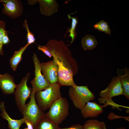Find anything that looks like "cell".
Listing matches in <instances>:
<instances>
[{
  "label": "cell",
  "mask_w": 129,
  "mask_h": 129,
  "mask_svg": "<svg viewBox=\"0 0 129 129\" xmlns=\"http://www.w3.org/2000/svg\"><path fill=\"white\" fill-rule=\"evenodd\" d=\"M43 46L51 54L57 64L70 70L74 76L77 74L78 70L77 62L63 40L51 39Z\"/></svg>",
  "instance_id": "6da1fadb"
},
{
  "label": "cell",
  "mask_w": 129,
  "mask_h": 129,
  "mask_svg": "<svg viewBox=\"0 0 129 129\" xmlns=\"http://www.w3.org/2000/svg\"><path fill=\"white\" fill-rule=\"evenodd\" d=\"M61 86L57 83L50 84L44 90L36 92L35 96L36 102L43 111L49 109L56 100L61 97Z\"/></svg>",
  "instance_id": "7a4b0ae2"
},
{
  "label": "cell",
  "mask_w": 129,
  "mask_h": 129,
  "mask_svg": "<svg viewBox=\"0 0 129 129\" xmlns=\"http://www.w3.org/2000/svg\"><path fill=\"white\" fill-rule=\"evenodd\" d=\"M124 95L123 91L118 76L113 78L106 88L100 93L98 100L100 103H104V107L110 105L113 108H117L120 110L119 107L122 106L115 103L112 99V97Z\"/></svg>",
  "instance_id": "3957f363"
},
{
  "label": "cell",
  "mask_w": 129,
  "mask_h": 129,
  "mask_svg": "<svg viewBox=\"0 0 129 129\" xmlns=\"http://www.w3.org/2000/svg\"><path fill=\"white\" fill-rule=\"evenodd\" d=\"M68 95L75 108L81 110L88 102L94 100L95 98L87 85L70 86Z\"/></svg>",
  "instance_id": "277c9868"
},
{
  "label": "cell",
  "mask_w": 129,
  "mask_h": 129,
  "mask_svg": "<svg viewBox=\"0 0 129 129\" xmlns=\"http://www.w3.org/2000/svg\"><path fill=\"white\" fill-rule=\"evenodd\" d=\"M49 109L46 115L59 125L62 123L69 115V103L66 98L61 97L56 100Z\"/></svg>",
  "instance_id": "5b68a950"
},
{
  "label": "cell",
  "mask_w": 129,
  "mask_h": 129,
  "mask_svg": "<svg viewBox=\"0 0 129 129\" xmlns=\"http://www.w3.org/2000/svg\"><path fill=\"white\" fill-rule=\"evenodd\" d=\"M35 92L32 91L29 102L26 104L21 112L25 120H28L32 124L33 127L45 115L38 106L35 98Z\"/></svg>",
  "instance_id": "8992f818"
},
{
  "label": "cell",
  "mask_w": 129,
  "mask_h": 129,
  "mask_svg": "<svg viewBox=\"0 0 129 129\" xmlns=\"http://www.w3.org/2000/svg\"><path fill=\"white\" fill-rule=\"evenodd\" d=\"M30 75V73H27L20 82L17 85L14 93L17 106L21 112L25 105L27 99L30 98L32 91V89L28 87L27 85Z\"/></svg>",
  "instance_id": "52a82bcc"
},
{
  "label": "cell",
  "mask_w": 129,
  "mask_h": 129,
  "mask_svg": "<svg viewBox=\"0 0 129 129\" xmlns=\"http://www.w3.org/2000/svg\"><path fill=\"white\" fill-rule=\"evenodd\" d=\"M32 58L34 65L35 77L30 82L32 91L36 92L45 89L50 84L46 81L42 73L41 63L36 54L33 53Z\"/></svg>",
  "instance_id": "ba28073f"
},
{
  "label": "cell",
  "mask_w": 129,
  "mask_h": 129,
  "mask_svg": "<svg viewBox=\"0 0 129 129\" xmlns=\"http://www.w3.org/2000/svg\"><path fill=\"white\" fill-rule=\"evenodd\" d=\"M0 3L3 4L2 13L12 19L20 16L23 10L22 1L19 0H0Z\"/></svg>",
  "instance_id": "9c48e42d"
},
{
  "label": "cell",
  "mask_w": 129,
  "mask_h": 129,
  "mask_svg": "<svg viewBox=\"0 0 129 129\" xmlns=\"http://www.w3.org/2000/svg\"><path fill=\"white\" fill-rule=\"evenodd\" d=\"M41 64V72L46 81L50 84L57 83L58 67L54 59L46 62H42Z\"/></svg>",
  "instance_id": "30bf717a"
},
{
  "label": "cell",
  "mask_w": 129,
  "mask_h": 129,
  "mask_svg": "<svg viewBox=\"0 0 129 129\" xmlns=\"http://www.w3.org/2000/svg\"><path fill=\"white\" fill-rule=\"evenodd\" d=\"M41 14L49 16L57 13L59 4L55 0H38Z\"/></svg>",
  "instance_id": "8fae6325"
},
{
  "label": "cell",
  "mask_w": 129,
  "mask_h": 129,
  "mask_svg": "<svg viewBox=\"0 0 129 129\" xmlns=\"http://www.w3.org/2000/svg\"><path fill=\"white\" fill-rule=\"evenodd\" d=\"M16 86L13 77L11 75L7 73L0 74V88L3 94L14 93Z\"/></svg>",
  "instance_id": "7c38bea8"
},
{
  "label": "cell",
  "mask_w": 129,
  "mask_h": 129,
  "mask_svg": "<svg viewBox=\"0 0 129 129\" xmlns=\"http://www.w3.org/2000/svg\"><path fill=\"white\" fill-rule=\"evenodd\" d=\"M104 107L103 105H100L96 102L89 101L81 110V112L85 118H95L103 112Z\"/></svg>",
  "instance_id": "4fadbf2b"
},
{
  "label": "cell",
  "mask_w": 129,
  "mask_h": 129,
  "mask_svg": "<svg viewBox=\"0 0 129 129\" xmlns=\"http://www.w3.org/2000/svg\"><path fill=\"white\" fill-rule=\"evenodd\" d=\"M118 76L120 81L124 95L129 99V69L125 67L124 69H118L117 71Z\"/></svg>",
  "instance_id": "5bb4252c"
},
{
  "label": "cell",
  "mask_w": 129,
  "mask_h": 129,
  "mask_svg": "<svg viewBox=\"0 0 129 129\" xmlns=\"http://www.w3.org/2000/svg\"><path fill=\"white\" fill-rule=\"evenodd\" d=\"M0 109L1 112V116L8 121L9 129H19L21 125L24 123L25 120L23 118L19 120L13 119L11 118L6 111L5 104L3 101L0 103Z\"/></svg>",
  "instance_id": "9a60e30c"
},
{
  "label": "cell",
  "mask_w": 129,
  "mask_h": 129,
  "mask_svg": "<svg viewBox=\"0 0 129 129\" xmlns=\"http://www.w3.org/2000/svg\"><path fill=\"white\" fill-rule=\"evenodd\" d=\"M59 125L49 118L46 114L40 119L34 127V129H60Z\"/></svg>",
  "instance_id": "2e32d148"
},
{
  "label": "cell",
  "mask_w": 129,
  "mask_h": 129,
  "mask_svg": "<svg viewBox=\"0 0 129 129\" xmlns=\"http://www.w3.org/2000/svg\"><path fill=\"white\" fill-rule=\"evenodd\" d=\"M29 45L27 43L18 50L16 51L10 60V66L13 70H15L21 61L22 54L27 47Z\"/></svg>",
  "instance_id": "e0dca14e"
},
{
  "label": "cell",
  "mask_w": 129,
  "mask_h": 129,
  "mask_svg": "<svg viewBox=\"0 0 129 129\" xmlns=\"http://www.w3.org/2000/svg\"><path fill=\"white\" fill-rule=\"evenodd\" d=\"M82 47L85 50H90L95 48L97 44L95 37L90 35L87 34L82 39Z\"/></svg>",
  "instance_id": "ac0fdd59"
},
{
  "label": "cell",
  "mask_w": 129,
  "mask_h": 129,
  "mask_svg": "<svg viewBox=\"0 0 129 129\" xmlns=\"http://www.w3.org/2000/svg\"><path fill=\"white\" fill-rule=\"evenodd\" d=\"M83 129H107L106 125L103 121L96 119H89L85 122Z\"/></svg>",
  "instance_id": "d6986e66"
},
{
  "label": "cell",
  "mask_w": 129,
  "mask_h": 129,
  "mask_svg": "<svg viewBox=\"0 0 129 129\" xmlns=\"http://www.w3.org/2000/svg\"><path fill=\"white\" fill-rule=\"evenodd\" d=\"M93 27L95 29H97L100 31L104 32L110 35H111V31L108 23L103 20H101L97 23L93 25Z\"/></svg>",
  "instance_id": "ffe728a7"
},
{
  "label": "cell",
  "mask_w": 129,
  "mask_h": 129,
  "mask_svg": "<svg viewBox=\"0 0 129 129\" xmlns=\"http://www.w3.org/2000/svg\"><path fill=\"white\" fill-rule=\"evenodd\" d=\"M23 26V27L27 31V43L30 45L34 43L35 41V39L34 34L30 31L29 29L27 22L26 19L24 20Z\"/></svg>",
  "instance_id": "44dd1931"
},
{
  "label": "cell",
  "mask_w": 129,
  "mask_h": 129,
  "mask_svg": "<svg viewBox=\"0 0 129 129\" xmlns=\"http://www.w3.org/2000/svg\"><path fill=\"white\" fill-rule=\"evenodd\" d=\"M7 31L5 28V22L0 20V55H3V47L4 44L3 40L4 35Z\"/></svg>",
  "instance_id": "7402d4cb"
},
{
  "label": "cell",
  "mask_w": 129,
  "mask_h": 129,
  "mask_svg": "<svg viewBox=\"0 0 129 129\" xmlns=\"http://www.w3.org/2000/svg\"><path fill=\"white\" fill-rule=\"evenodd\" d=\"M68 16L69 18L72 19L71 28L69 32H70V36L72 38V40L70 42V43L71 44L73 42L74 39L75 35V29L78 21L76 18L71 17L70 14H69Z\"/></svg>",
  "instance_id": "603a6c76"
},
{
  "label": "cell",
  "mask_w": 129,
  "mask_h": 129,
  "mask_svg": "<svg viewBox=\"0 0 129 129\" xmlns=\"http://www.w3.org/2000/svg\"><path fill=\"white\" fill-rule=\"evenodd\" d=\"M38 48L39 50L42 51L49 58H51L52 57L51 54L43 45H39L38 46Z\"/></svg>",
  "instance_id": "cb8c5ba5"
},
{
  "label": "cell",
  "mask_w": 129,
  "mask_h": 129,
  "mask_svg": "<svg viewBox=\"0 0 129 129\" xmlns=\"http://www.w3.org/2000/svg\"><path fill=\"white\" fill-rule=\"evenodd\" d=\"M60 129H83V126L80 124H77L72 125L70 127L64 128H60Z\"/></svg>",
  "instance_id": "d4e9b609"
},
{
  "label": "cell",
  "mask_w": 129,
  "mask_h": 129,
  "mask_svg": "<svg viewBox=\"0 0 129 129\" xmlns=\"http://www.w3.org/2000/svg\"><path fill=\"white\" fill-rule=\"evenodd\" d=\"M8 31H7L5 33L3 38V44H9L10 41L8 36Z\"/></svg>",
  "instance_id": "484cf974"
},
{
  "label": "cell",
  "mask_w": 129,
  "mask_h": 129,
  "mask_svg": "<svg viewBox=\"0 0 129 129\" xmlns=\"http://www.w3.org/2000/svg\"><path fill=\"white\" fill-rule=\"evenodd\" d=\"M27 126L28 129H34L33 125L32 123L28 120H26L24 121Z\"/></svg>",
  "instance_id": "4316f807"
},
{
  "label": "cell",
  "mask_w": 129,
  "mask_h": 129,
  "mask_svg": "<svg viewBox=\"0 0 129 129\" xmlns=\"http://www.w3.org/2000/svg\"><path fill=\"white\" fill-rule=\"evenodd\" d=\"M28 3L31 5H34L38 2V0H27Z\"/></svg>",
  "instance_id": "83f0119b"
},
{
  "label": "cell",
  "mask_w": 129,
  "mask_h": 129,
  "mask_svg": "<svg viewBox=\"0 0 129 129\" xmlns=\"http://www.w3.org/2000/svg\"><path fill=\"white\" fill-rule=\"evenodd\" d=\"M115 129H127L126 128H124V127H118L117 128H116Z\"/></svg>",
  "instance_id": "f1b7e54d"
},
{
  "label": "cell",
  "mask_w": 129,
  "mask_h": 129,
  "mask_svg": "<svg viewBox=\"0 0 129 129\" xmlns=\"http://www.w3.org/2000/svg\"><path fill=\"white\" fill-rule=\"evenodd\" d=\"M24 129H28L27 128H24Z\"/></svg>",
  "instance_id": "f546056e"
}]
</instances>
